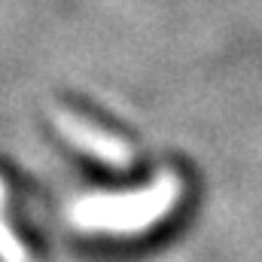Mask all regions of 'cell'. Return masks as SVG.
I'll return each mask as SVG.
<instances>
[{
    "instance_id": "6da1fadb",
    "label": "cell",
    "mask_w": 262,
    "mask_h": 262,
    "mask_svg": "<svg viewBox=\"0 0 262 262\" xmlns=\"http://www.w3.org/2000/svg\"><path fill=\"white\" fill-rule=\"evenodd\" d=\"M180 198V180L162 174L149 189L125 195H89L73 204V223L85 232H116L131 235L156 226Z\"/></svg>"
},
{
    "instance_id": "7a4b0ae2",
    "label": "cell",
    "mask_w": 262,
    "mask_h": 262,
    "mask_svg": "<svg viewBox=\"0 0 262 262\" xmlns=\"http://www.w3.org/2000/svg\"><path fill=\"white\" fill-rule=\"evenodd\" d=\"M52 119H55V128L61 131L73 146H79L82 152L95 156L98 162L113 165V168H125L131 162V146L122 137L95 128L92 122H85V119H79V116H73L67 110H55Z\"/></svg>"
},
{
    "instance_id": "3957f363",
    "label": "cell",
    "mask_w": 262,
    "mask_h": 262,
    "mask_svg": "<svg viewBox=\"0 0 262 262\" xmlns=\"http://www.w3.org/2000/svg\"><path fill=\"white\" fill-rule=\"evenodd\" d=\"M3 198H6V189H3V180H0V262H28L25 247L18 244V238L3 223Z\"/></svg>"
}]
</instances>
